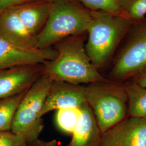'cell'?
<instances>
[{"label": "cell", "mask_w": 146, "mask_h": 146, "mask_svg": "<svg viewBox=\"0 0 146 146\" xmlns=\"http://www.w3.org/2000/svg\"><path fill=\"white\" fill-rule=\"evenodd\" d=\"M53 47L58 55L54 60L42 64V76L52 81L76 85L108 82L91 62L82 35L68 37Z\"/></svg>", "instance_id": "1"}, {"label": "cell", "mask_w": 146, "mask_h": 146, "mask_svg": "<svg viewBox=\"0 0 146 146\" xmlns=\"http://www.w3.org/2000/svg\"><path fill=\"white\" fill-rule=\"evenodd\" d=\"M85 49L92 64L98 69L109 61L120 41L134 22L122 14L90 11Z\"/></svg>", "instance_id": "2"}, {"label": "cell", "mask_w": 146, "mask_h": 146, "mask_svg": "<svg viewBox=\"0 0 146 146\" xmlns=\"http://www.w3.org/2000/svg\"><path fill=\"white\" fill-rule=\"evenodd\" d=\"M90 11L76 0H52L47 22L35 37L37 47H52L68 37L87 33Z\"/></svg>", "instance_id": "3"}, {"label": "cell", "mask_w": 146, "mask_h": 146, "mask_svg": "<svg viewBox=\"0 0 146 146\" xmlns=\"http://www.w3.org/2000/svg\"><path fill=\"white\" fill-rule=\"evenodd\" d=\"M87 102L102 134L125 119L127 98L123 87L108 82L85 86Z\"/></svg>", "instance_id": "4"}, {"label": "cell", "mask_w": 146, "mask_h": 146, "mask_svg": "<svg viewBox=\"0 0 146 146\" xmlns=\"http://www.w3.org/2000/svg\"><path fill=\"white\" fill-rule=\"evenodd\" d=\"M51 82L42 75L27 90L16 111L11 131L21 136L28 145L38 140L43 130L40 112Z\"/></svg>", "instance_id": "5"}, {"label": "cell", "mask_w": 146, "mask_h": 146, "mask_svg": "<svg viewBox=\"0 0 146 146\" xmlns=\"http://www.w3.org/2000/svg\"><path fill=\"white\" fill-rule=\"evenodd\" d=\"M125 43L112 68L111 75L125 80L146 67V17L134 22L125 34Z\"/></svg>", "instance_id": "6"}, {"label": "cell", "mask_w": 146, "mask_h": 146, "mask_svg": "<svg viewBox=\"0 0 146 146\" xmlns=\"http://www.w3.org/2000/svg\"><path fill=\"white\" fill-rule=\"evenodd\" d=\"M57 55L53 47L42 49L21 47L0 37V69L41 64Z\"/></svg>", "instance_id": "7"}, {"label": "cell", "mask_w": 146, "mask_h": 146, "mask_svg": "<svg viewBox=\"0 0 146 146\" xmlns=\"http://www.w3.org/2000/svg\"><path fill=\"white\" fill-rule=\"evenodd\" d=\"M101 146H146V117L125 118L102 134Z\"/></svg>", "instance_id": "8"}, {"label": "cell", "mask_w": 146, "mask_h": 146, "mask_svg": "<svg viewBox=\"0 0 146 146\" xmlns=\"http://www.w3.org/2000/svg\"><path fill=\"white\" fill-rule=\"evenodd\" d=\"M87 102L85 86L52 81L40 112V116L52 110L80 108Z\"/></svg>", "instance_id": "9"}, {"label": "cell", "mask_w": 146, "mask_h": 146, "mask_svg": "<svg viewBox=\"0 0 146 146\" xmlns=\"http://www.w3.org/2000/svg\"><path fill=\"white\" fill-rule=\"evenodd\" d=\"M42 64L0 69V99L26 92L42 76Z\"/></svg>", "instance_id": "10"}, {"label": "cell", "mask_w": 146, "mask_h": 146, "mask_svg": "<svg viewBox=\"0 0 146 146\" xmlns=\"http://www.w3.org/2000/svg\"><path fill=\"white\" fill-rule=\"evenodd\" d=\"M0 37L21 47L38 48L35 37L22 23L16 7L5 11L0 15Z\"/></svg>", "instance_id": "11"}, {"label": "cell", "mask_w": 146, "mask_h": 146, "mask_svg": "<svg viewBox=\"0 0 146 146\" xmlns=\"http://www.w3.org/2000/svg\"><path fill=\"white\" fill-rule=\"evenodd\" d=\"M78 123L67 146H101L102 134L87 102L80 107Z\"/></svg>", "instance_id": "12"}, {"label": "cell", "mask_w": 146, "mask_h": 146, "mask_svg": "<svg viewBox=\"0 0 146 146\" xmlns=\"http://www.w3.org/2000/svg\"><path fill=\"white\" fill-rule=\"evenodd\" d=\"M52 2V0L36 1L16 7L20 19L33 36L36 37L44 26Z\"/></svg>", "instance_id": "13"}, {"label": "cell", "mask_w": 146, "mask_h": 146, "mask_svg": "<svg viewBox=\"0 0 146 146\" xmlns=\"http://www.w3.org/2000/svg\"><path fill=\"white\" fill-rule=\"evenodd\" d=\"M124 89L129 116L146 117V88L134 82L127 84Z\"/></svg>", "instance_id": "14"}, {"label": "cell", "mask_w": 146, "mask_h": 146, "mask_svg": "<svg viewBox=\"0 0 146 146\" xmlns=\"http://www.w3.org/2000/svg\"><path fill=\"white\" fill-rule=\"evenodd\" d=\"M26 92L0 99V131H11L16 111Z\"/></svg>", "instance_id": "15"}, {"label": "cell", "mask_w": 146, "mask_h": 146, "mask_svg": "<svg viewBox=\"0 0 146 146\" xmlns=\"http://www.w3.org/2000/svg\"><path fill=\"white\" fill-rule=\"evenodd\" d=\"M81 114L80 108H68L56 110L55 123L63 133L72 134L78 123Z\"/></svg>", "instance_id": "16"}, {"label": "cell", "mask_w": 146, "mask_h": 146, "mask_svg": "<svg viewBox=\"0 0 146 146\" xmlns=\"http://www.w3.org/2000/svg\"><path fill=\"white\" fill-rule=\"evenodd\" d=\"M122 14L134 22L146 16V0H119Z\"/></svg>", "instance_id": "17"}, {"label": "cell", "mask_w": 146, "mask_h": 146, "mask_svg": "<svg viewBox=\"0 0 146 146\" xmlns=\"http://www.w3.org/2000/svg\"><path fill=\"white\" fill-rule=\"evenodd\" d=\"M90 11H102L112 14H122L119 0H76Z\"/></svg>", "instance_id": "18"}, {"label": "cell", "mask_w": 146, "mask_h": 146, "mask_svg": "<svg viewBox=\"0 0 146 146\" xmlns=\"http://www.w3.org/2000/svg\"><path fill=\"white\" fill-rule=\"evenodd\" d=\"M27 145L22 137L11 131H0V146H25Z\"/></svg>", "instance_id": "19"}, {"label": "cell", "mask_w": 146, "mask_h": 146, "mask_svg": "<svg viewBox=\"0 0 146 146\" xmlns=\"http://www.w3.org/2000/svg\"><path fill=\"white\" fill-rule=\"evenodd\" d=\"M41 0H0V15L5 11L28 2Z\"/></svg>", "instance_id": "20"}, {"label": "cell", "mask_w": 146, "mask_h": 146, "mask_svg": "<svg viewBox=\"0 0 146 146\" xmlns=\"http://www.w3.org/2000/svg\"><path fill=\"white\" fill-rule=\"evenodd\" d=\"M138 76L136 80V84L146 88V67L137 74Z\"/></svg>", "instance_id": "21"}, {"label": "cell", "mask_w": 146, "mask_h": 146, "mask_svg": "<svg viewBox=\"0 0 146 146\" xmlns=\"http://www.w3.org/2000/svg\"><path fill=\"white\" fill-rule=\"evenodd\" d=\"M37 146H58V142L55 140H53L52 141H40L39 140L34 142Z\"/></svg>", "instance_id": "22"}, {"label": "cell", "mask_w": 146, "mask_h": 146, "mask_svg": "<svg viewBox=\"0 0 146 146\" xmlns=\"http://www.w3.org/2000/svg\"><path fill=\"white\" fill-rule=\"evenodd\" d=\"M31 145H27L26 146H37L35 143H31V144H30Z\"/></svg>", "instance_id": "23"}]
</instances>
